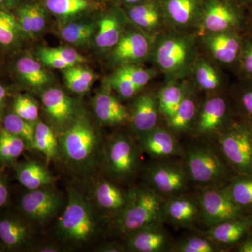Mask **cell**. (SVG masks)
I'll return each instance as SVG.
<instances>
[{"instance_id":"cell-1","label":"cell","mask_w":252,"mask_h":252,"mask_svg":"<svg viewBox=\"0 0 252 252\" xmlns=\"http://www.w3.org/2000/svg\"><path fill=\"white\" fill-rule=\"evenodd\" d=\"M198 140L183 146L182 161L191 185L198 188L225 187L236 175L215 141Z\"/></svg>"},{"instance_id":"cell-2","label":"cell","mask_w":252,"mask_h":252,"mask_svg":"<svg viewBox=\"0 0 252 252\" xmlns=\"http://www.w3.org/2000/svg\"><path fill=\"white\" fill-rule=\"evenodd\" d=\"M150 56L167 80H180L193 71L198 59L196 39L182 31L164 32L154 40Z\"/></svg>"},{"instance_id":"cell-3","label":"cell","mask_w":252,"mask_h":252,"mask_svg":"<svg viewBox=\"0 0 252 252\" xmlns=\"http://www.w3.org/2000/svg\"><path fill=\"white\" fill-rule=\"evenodd\" d=\"M128 196L127 205L114 220L119 233L127 236L147 225L162 221L165 198L146 185L131 189Z\"/></svg>"},{"instance_id":"cell-4","label":"cell","mask_w":252,"mask_h":252,"mask_svg":"<svg viewBox=\"0 0 252 252\" xmlns=\"http://www.w3.org/2000/svg\"><path fill=\"white\" fill-rule=\"evenodd\" d=\"M236 175H252V145L246 122L236 119L213 137Z\"/></svg>"},{"instance_id":"cell-5","label":"cell","mask_w":252,"mask_h":252,"mask_svg":"<svg viewBox=\"0 0 252 252\" xmlns=\"http://www.w3.org/2000/svg\"><path fill=\"white\" fill-rule=\"evenodd\" d=\"M146 186L162 198L188 193L191 185L183 161L174 158L155 160L144 172Z\"/></svg>"},{"instance_id":"cell-6","label":"cell","mask_w":252,"mask_h":252,"mask_svg":"<svg viewBox=\"0 0 252 252\" xmlns=\"http://www.w3.org/2000/svg\"><path fill=\"white\" fill-rule=\"evenodd\" d=\"M95 229L96 220L90 205L77 192L72 190L58 223L60 235L67 241L83 243L94 235Z\"/></svg>"},{"instance_id":"cell-7","label":"cell","mask_w":252,"mask_h":252,"mask_svg":"<svg viewBox=\"0 0 252 252\" xmlns=\"http://www.w3.org/2000/svg\"><path fill=\"white\" fill-rule=\"evenodd\" d=\"M238 119L230 99L215 95L200 104L191 132L196 138L212 140L222 129Z\"/></svg>"},{"instance_id":"cell-8","label":"cell","mask_w":252,"mask_h":252,"mask_svg":"<svg viewBox=\"0 0 252 252\" xmlns=\"http://www.w3.org/2000/svg\"><path fill=\"white\" fill-rule=\"evenodd\" d=\"M201 222L207 228L247 215L230 197L225 187L198 188L195 194Z\"/></svg>"},{"instance_id":"cell-9","label":"cell","mask_w":252,"mask_h":252,"mask_svg":"<svg viewBox=\"0 0 252 252\" xmlns=\"http://www.w3.org/2000/svg\"><path fill=\"white\" fill-rule=\"evenodd\" d=\"M61 137L59 144L63 154L77 165L89 163L98 149V137L84 119L73 123Z\"/></svg>"},{"instance_id":"cell-10","label":"cell","mask_w":252,"mask_h":252,"mask_svg":"<svg viewBox=\"0 0 252 252\" xmlns=\"http://www.w3.org/2000/svg\"><path fill=\"white\" fill-rule=\"evenodd\" d=\"M139 149L132 139L122 134L116 135L109 142L106 165L113 178L124 180L135 175L140 166Z\"/></svg>"},{"instance_id":"cell-11","label":"cell","mask_w":252,"mask_h":252,"mask_svg":"<svg viewBox=\"0 0 252 252\" xmlns=\"http://www.w3.org/2000/svg\"><path fill=\"white\" fill-rule=\"evenodd\" d=\"M200 25L207 32L238 31L246 27L243 9L229 0H205Z\"/></svg>"},{"instance_id":"cell-12","label":"cell","mask_w":252,"mask_h":252,"mask_svg":"<svg viewBox=\"0 0 252 252\" xmlns=\"http://www.w3.org/2000/svg\"><path fill=\"white\" fill-rule=\"evenodd\" d=\"M162 221L177 228H195L201 222L200 206L195 195L186 193L165 199Z\"/></svg>"},{"instance_id":"cell-13","label":"cell","mask_w":252,"mask_h":252,"mask_svg":"<svg viewBox=\"0 0 252 252\" xmlns=\"http://www.w3.org/2000/svg\"><path fill=\"white\" fill-rule=\"evenodd\" d=\"M154 40L144 32L131 31L123 33L113 48V63L120 66L137 64L150 56Z\"/></svg>"},{"instance_id":"cell-14","label":"cell","mask_w":252,"mask_h":252,"mask_svg":"<svg viewBox=\"0 0 252 252\" xmlns=\"http://www.w3.org/2000/svg\"><path fill=\"white\" fill-rule=\"evenodd\" d=\"M204 45L217 62L235 66L238 70L243 35L240 32L230 31L207 32L203 37Z\"/></svg>"},{"instance_id":"cell-15","label":"cell","mask_w":252,"mask_h":252,"mask_svg":"<svg viewBox=\"0 0 252 252\" xmlns=\"http://www.w3.org/2000/svg\"><path fill=\"white\" fill-rule=\"evenodd\" d=\"M127 237V250L134 252H171L175 243L162 221L147 225Z\"/></svg>"},{"instance_id":"cell-16","label":"cell","mask_w":252,"mask_h":252,"mask_svg":"<svg viewBox=\"0 0 252 252\" xmlns=\"http://www.w3.org/2000/svg\"><path fill=\"white\" fill-rule=\"evenodd\" d=\"M139 147L155 160L182 157L184 147L168 128L154 127L138 135Z\"/></svg>"},{"instance_id":"cell-17","label":"cell","mask_w":252,"mask_h":252,"mask_svg":"<svg viewBox=\"0 0 252 252\" xmlns=\"http://www.w3.org/2000/svg\"><path fill=\"white\" fill-rule=\"evenodd\" d=\"M252 228V213L214 225L203 233L220 252L233 250Z\"/></svg>"},{"instance_id":"cell-18","label":"cell","mask_w":252,"mask_h":252,"mask_svg":"<svg viewBox=\"0 0 252 252\" xmlns=\"http://www.w3.org/2000/svg\"><path fill=\"white\" fill-rule=\"evenodd\" d=\"M156 75V72L137 64L120 66L109 79V85L124 99L135 96Z\"/></svg>"},{"instance_id":"cell-19","label":"cell","mask_w":252,"mask_h":252,"mask_svg":"<svg viewBox=\"0 0 252 252\" xmlns=\"http://www.w3.org/2000/svg\"><path fill=\"white\" fill-rule=\"evenodd\" d=\"M165 21L180 29L200 25L204 0H159Z\"/></svg>"},{"instance_id":"cell-20","label":"cell","mask_w":252,"mask_h":252,"mask_svg":"<svg viewBox=\"0 0 252 252\" xmlns=\"http://www.w3.org/2000/svg\"><path fill=\"white\" fill-rule=\"evenodd\" d=\"M61 205V198L56 192L49 189L31 190L21 198L23 213L32 220H46L54 216Z\"/></svg>"},{"instance_id":"cell-21","label":"cell","mask_w":252,"mask_h":252,"mask_svg":"<svg viewBox=\"0 0 252 252\" xmlns=\"http://www.w3.org/2000/svg\"><path fill=\"white\" fill-rule=\"evenodd\" d=\"M130 120L137 136L158 126L159 115L157 95L153 93H144L132 102Z\"/></svg>"},{"instance_id":"cell-22","label":"cell","mask_w":252,"mask_h":252,"mask_svg":"<svg viewBox=\"0 0 252 252\" xmlns=\"http://www.w3.org/2000/svg\"><path fill=\"white\" fill-rule=\"evenodd\" d=\"M127 13L132 23L149 32H157L165 21L159 0H144L132 5Z\"/></svg>"},{"instance_id":"cell-23","label":"cell","mask_w":252,"mask_h":252,"mask_svg":"<svg viewBox=\"0 0 252 252\" xmlns=\"http://www.w3.org/2000/svg\"><path fill=\"white\" fill-rule=\"evenodd\" d=\"M200 106L195 94H190L189 90L175 112L171 117L165 119L167 128L175 135L187 133L191 130Z\"/></svg>"},{"instance_id":"cell-24","label":"cell","mask_w":252,"mask_h":252,"mask_svg":"<svg viewBox=\"0 0 252 252\" xmlns=\"http://www.w3.org/2000/svg\"><path fill=\"white\" fill-rule=\"evenodd\" d=\"M96 116L100 122L117 125L130 120V114L119 99L107 92L99 93L94 101Z\"/></svg>"},{"instance_id":"cell-25","label":"cell","mask_w":252,"mask_h":252,"mask_svg":"<svg viewBox=\"0 0 252 252\" xmlns=\"http://www.w3.org/2000/svg\"><path fill=\"white\" fill-rule=\"evenodd\" d=\"M128 198V192L109 181H101L96 187L95 199L99 206L115 217L124 210Z\"/></svg>"},{"instance_id":"cell-26","label":"cell","mask_w":252,"mask_h":252,"mask_svg":"<svg viewBox=\"0 0 252 252\" xmlns=\"http://www.w3.org/2000/svg\"><path fill=\"white\" fill-rule=\"evenodd\" d=\"M124 19L118 11H111L101 18L95 42L100 49H113L123 34Z\"/></svg>"},{"instance_id":"cell-27","label":"cell","mask_w":252,"mask_h":252,"mask_svg":"<svg viewBox=\"0 0 252 252\" xmlns=\"http://www.w3.org/2000/svg\"><path fill=\"white\" fill-rule=\"evenodd\" d=\"M42 102L46 112L55 122L63 124L69 120L72 116V101L61 89H48L43 94Z\"/></svg>"},{"instance_id":"cell-28","label":"cell","mask_w":252,"mask_h":252,"mask_svg":"<svg viewBox=\"0 0 252 252\" xmlns=\"http://www.w3.org/2000/svg\"><path fill=\"white\" fill-rule=\"evenodd\" d=\"M17 178L20 183L30 190L47 187L54 180L47 169L36 162L20 165L17 169Z\"/></svg>"},{"instance_id":"cell-29","label":"cell","mask_w":252,"mask_h":252,"mask_svg":"<svg viewBox=\"0 0 252 252\" xmlns=\"http://www.w3.org/2000/svg\"><path fill=\"white\" fill-rule=\"evenodd\" d=\"M189 89L186 84L175 81H169L157 94L159 111L165 119L171 117L182 101L188 94Z\"/></svg>"},{"instance_id":"cell-30","label":"cell","mask_w":252,"mask_h":252,"mask_svg":"<svg viewBox=\"0 0 252 252\" xmlns=\"http://www.w3.org/2000/svg\"><path fill=\"white\" fill-rule=\"evenodd\" d=\"M29 238V228L21 220L11 217H6L0 220V243L4 248H20Z\"/></svg>"},{"instance_id":"cell-31","label":"cell","mask_w":252,"mask_h":252,"mask_svg":"<svg viewBox=\"0 0 252 252\" xmlns=\"http://www.w3.org/2000/svg\"><path fill=\"white\" fill-rule=\"evenodd\" d=\"M230 101L238 119L252 122V79L242 78L232 91Z\"/></svg>"},{"instance_id":"cell-32","label":"cell","mask_w":252,"mask_h":252,"mask_svg":"<svg viewBox=\"0 0 252 252\" xmlns=\"http://www.w3.org/2000/svg\"><path fill=\"white\" fill-rule=\"evenodd\" d=\"M228 193L244 211L252 212V175H235L225 186Z\"/></svg>"},{"instance_id":"cell-33","label":"cell","mask_w":252,"mask_h":252,"mask_svg":"<svg viewBox=\"0 0 252 252\" xmlns=\"http://www.w3.org/2000/svg\"><path fill=\"white\" fill-rule=\"evenodd\" d=\"M15 69L21 79L32 86H41L49 82V78L40 63L29 56L16 61Z\"/></svg>"},{"instance_id":"cell-34","label":"cell","mask_w":252,"mask_h":252,"mask_svg":"<svg viewBox=\"0 0 252 252\" xmlns=\"http://www.w3.org/2000/svg\"><path fill=\"white\" fill-rule=\"evenodd\" d=\"M193 72L197 84L203 90L218 91L223 86V79L220 73L205 59H197Z\"/></svg>"},{"instance_id":"cell-35","label":"cell","mask_w":252,"mask_h":252,"mask_svg":"<svg viewBox=\"0 0 252 252\" xmlns=\"http://www.w3.org/2000/svg\"><path fill=\"white\" fill-rule=\"evenodd\" d=\"M22 36L15 14L11 10L0 8V46L13 49L18 45Z\"/></svg>"},{"instance_id":"cell-36","label":"cell","mask_w":252,"mask_h":252,"mask_svg":"<svg viewBox=\"0 0 252 252\" xmlns=\"http://www.w3.org/2000/svg\"><path fill=\"white\" fill-rule=\"evenodd\" d=\"M31 148L44 154L48 160H51L57 155L59 142L51 127L44 123L36 124L34 141Z\"/></svg>"},{"instance_id":"cell-37","label":"cell","mask_w":252,"mask_h":252,"mask_svg":"<svg viewBox=\"0 0 252 252\" xmlns=\"http://www.w3.org/2000/svg\"><path fill=\"white\" fill-rule=\"evenodd\" d=\"M172 252H220L218 247L203 234L187 235L174 243Z\"/></svg>"},{"instance_id":"cell-38","label":"cell","mask_w":252,"mask_h":252,"mask_svg":"<svg viewBox=\"0 0 252 252\" xmlns=\"http://www.w3.org/2000/svg\"><path fill=\"white\" fill-rule=\"evenodd\" d=\"M24 140L18 136L8 132L4 128L0 130V162L11 163L23 153Z\"/></svg>"},{"instance_id":"cell-39","label":"cell","mask_w":252,"mask_h":252,"mask_svg":"<svg viewBox=\"0 0 252 252\" xmlns=\"http://www.w3.org/2000/svg\"><path fill=\"white\" fill-rule=\"evenodd\" d=\"M67 86L76 94H84L90 89L94 75L89 69L74 65L63 72Z\"/></svg>"},{"instance_id":"cell-40","label":"cell","mask_w":252,"mask_h":252,"mask_svg":"<svg viewBox=\"0 0 252 252\" xmlns=\"http://www.w3.org/2000/svg\"><path fill=\"white\" fill-rule=\"evenodd\" d=\"M95 26L94 23L77 21L68 23L61 30V36L64 41L72 44H84L94 34Z\"/></svg>"},{"instance_id":"cell-41","label":"cell","mask_w":252,"mask_h":252,"mask_svg":"<svg viewBox=\"0 0 252 252\" xmlns=\"http://www.w3.org/2000/svg\"><path fill=\"white\" fill-rule=\"evenodd\" d=\"M3 124L5 130L22 138L25 143L31 148L35 132V126L33 125V123L25 120L14 112L6 116Z\"/></svg>"},{"instance_id":"cell-42","label":"cell","mask_w":252,"mask_h":252,"mask_svg":"<svg viewBox=\"0 0 252 252\" xmlns=\"http://www.w3.org/2000/svg\"><path fill=\"white\" fill-rule=\"evenodd\" d=\"M87 0H46V6L51 12L62 17L79 14L89 9Z\"/></svg>"},{"instance_id":"cell-43","label":"cell","mask_w":252,"mask_h":252,"mask_svg":"<svg viewBox=\"0 0 252 252\" xmlns=\"http://www.w3.org/2000/svg\"><path fill=\"white\" fill-rule=\"evenodd\" d=\"M14 112L25 120L33 123L39 116L35 102L27 96L18 95L14 101Z\"/></svg>"},{"instance_id":"cell-44","label":"cell","mask_w":252,"mask_h":252,"mask_svg":"<svg viewBox=\"0 0 252 252\" xmlns=\"http://www.w3.org/2000/svg\"><path fill=\"white\" fill-rule=\"evenodd\" d=\"M238 72L243 79H252V34L243 35Z\"/></svg>"},{"instance_id":"cell-45","label":"cell","mask_w":252,"mask_h":252,"mask_svg":"<svg viewBox=\"0 0 252 252\" xmlns=\"http://www.w3.org/2000/svg\"><path fill=\"white\" fill-rule=\"evenodd\" d=\"M39 51L65 61L72 66L84 61V57L81 56L76 50L71 48H41Z\"/></svg>"},{"instance_id":"cell-46","label":"cell","mask_w":252,"mask_h":252,"mask_svg":"<svg viewBox=\"0 0 252 252\" xmlns=\"http://www.w3.org/2000/svg\"><path fill=\"white\" fill-rule=\"evenodd\" d=\"M15 9L16 10V15L15 16L17 20L18 27L22 36L32 37L34 34H33L32 27L31 18L28 4H20Z\"/></svg>"},{"instance_id":"cell-47","label":"cell","mask_w":252,"mask_h":252,"mask_svg":"<svg viewBox=\"0 0 252 252\" xmlns=\"http://www.w3.org/2000/svg\"><path fill=\"white\" fill-rule=\"evenodd\" d=\"M31 16L33 34H35L43 31L46 26V15L44 9L37 4H28Z\"/></svg>"},{"instance_id":"cell-48","label":"cell","mask_w":252,"mask_h":252,"mask_svg":"<svg viewBox=\"0 0 252 252\" xmlns=\"http://www.w3.org/2000/svg\"><path fill=\"white\" fill-rule=\"evenodd\" d=\"M233 252H252V228L241 242L233 249Z\"/></svg>"},{"instance_id":"cell-49","label":"cell","mask_w":252,"mask_h":252,"mask_svg":"<svg viewBox=\"0 0 252 252\" xmlns=\"http://www.w3.org/2000/svg\"><path fill=\"white\" fill-rule=\"evenodd\" d=\"M9 198V190L6 181L0 176V207L4 206Z\"/></svg>"},{"instance_id":"cell-50","label":"cell","mask_w":252,"mask_h":252,"mask_svg":"<svg viewBox=\"0 0 252 252\" xmlns=\"http://www.w3.org/2000/svg\"><path fill=\"white\" fill-rule=\"evenodd\" d=\"M126 249L117 243H109L103 245L99 248V252H125Z\"/></svg>"},{"instance_id":"cell-51","label":"cell","mask_w":252,"mask_h":252,"mask_svg":"<svg viewBox=\"0 0 252 252\" xmlns=\"http://www.w3.org/2000/svg\"><path fill=\"white\" fill-rule=\"evenodd\" d=\"M21 0H0V8L12 10L17 8Z\"/></svg>"},{"instance_id":"cell-52","label":"cell","mask_w":252,"mask_h":252,"mask_svg":"<svg viewBox=\"0 0 252 252\" xmlns=\"http://www.w3.org/2000/svg\"><path fill=\"white\" fill-rule=\"evenodd\" d=\"M6 94H7V92H6V89L0 84V121L1 120V118H2L3 109H4Z\"/></svg>"},{"instance_id":"cell-53","label":"cell","mask_w":252,"mask_h":252,"mask_svg":"<svg viewBox=\"0 0 252 252\" xmlns=\"http://www.w3.org/2000/svg\"><path fill=\"white\" fill-rule=\"evenodd\" d=\"M235 6L243 9L245 6L251 8L252 6V0H229Z\"/></svg>"},{"instance_id":"cell-54","label":"cell","mask_w":252,"mask_h":252,"mask_svg":"<svg viewBox=\"0 0 252 252\" xmlns=\"http://www.w3.org/2000/svg\"><path fill=\"white\" fill-rule=\"evenodd\" d=\"M60 251H61V250H60L59 247L53 245H45V246L38 249L37 250V252H58Z\"/></svg>"},{"instance_id":"cell-55","label":"cell","mask_w":252,"mask_h":252,"mask_svg":"<svg viewBox=\"0 0 252 252\" xmlns=\"http://www.w3.org/2000/svg\"><path fill=\"white\" fill-rule=\"evenodd\" d=\"M118 1H120L123 4L133 5L144 1V0H118Z\"/></svg>"},{"instance_id":"cell-56","label":"cell","mask_w":252,"mask_h":252,"mask_svg":"<svg viewBox=\"0 0 252 252\" xmlns=\"http://www.w3.org/2000/svg\"><path fill=\"white\" fill-rule=\"evenodd\" d=\"M247 25H248V26H249V27H250V34H252V6L251 8H250V17H249L248 23H246V26Z\"/></svg>"},{"instance_id":"cell-57","label":"cell","mask_w":252,"mask_h":252,"mask_svg":"<svg viewBox=\"0 0 252 252\" xmlns=\"http://www.w3.org/2000/svg\"><path fill=\"white\" fill-rule=\"evenodd\" d=\"M244 122H245V121H244ZM246 122L247 126H248L249 133H250V140H251V143L252 145V122Z\"/></svg>"},{"instance_id":"cell-58","label":"cell","mask_w":252,"mask_h":252,"mask_svg":"<svg viewBox=\"0 0 252 252\" xmlns=\"http://www.w3.org/2000/svg\"><path fill=\"white\" fill-rule=\"evenodd\" d=\"M4 245H2L1 243H0V252L4 251Z\"/></svg>"},{"instance_id":"cell-59","label":"cell","mask_w":252,"mask_h":252,"mask_svg":"<svg viewBox=\"0 0 252 252\" xmlns=\"http://www.w3.org/2000/svg\"></svg>"}]
</instances>
